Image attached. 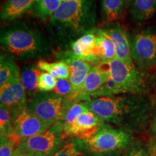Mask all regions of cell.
I'll return each mask as SVG.
<instances>
[{
  "instance_id": "6da1fadb",
  "label": "cell",
  "mask_w": 156,
  "mask_h": 156,
  "mask_svg": "<svg viewBox=\"0 0 156 156\" xmlns=\"http://www.w3.org/2000/svg\"><path fill=\"white\" fill-rule=\"evenodd\" d=\"M84 102L103 122L114 124L129 132L145 129L155 112L153 100L145 95L119 94L93 98Z\"/></svg>"
},
{
  "instance_id": "7a4b0ae2",
  "label": "cell",
  "mask_w": 156,
  "mask_h": 156,
  "mask_svg": "<svg viewBox=\"0 0 156 156\" xmlns=\"http://www.w3.org/2000/svg\"><path fill=\"white\" fill-rule=\"evenodd\" d=\"M96 18V0H69L50 19V30L58 42L70 44L95 30Z\"/></svg>"
},
{
  "instance_id": "3957f363",
  "label": "cell",
  "mask_w": 156,
  "mask_h": 156,
  "mask_svg": "<svg viewBox=\"0 0 156 156\" xmlns=\"http://www.w3.org/2000/svg\"><path fill=\"white\" fill-rule=\"evenodd\" d=\"M0 44L12 57L23 62L50 57L53 51L41 31L25 21L14 23L2 29Z\"/></svg>"
},
{
  "instance_id": "277c9868",
  "label": "cell",
  "mask_w": 156,
  "mask_h": 156,
  "mask_svg": "<svg viewBox=\"0 0 156 156\" xmlns=\"http://www.w3.org/2000/svg\"><path fill=\"white\" fill-rule=\"evenodd\" d=\"M108 64L111 78L119 87L122 94L147 93L149 88L147 77L134 63H126L116 58Z\"/></svg>"
},
{
  "instance_id": "5b68a950",
  "label": "cell",
  "mask_w": 156,
  "mask_h": 156,
  "mask_svg": "<svg viewBox=\"0 0 156 156\" xmlns=\"http://www.w3.org/2000/svg\"><path fill=\"white\" fill-rule=\"evenodd\" d=\"M131 141L128 132L103 124L96 133L83 141L87 150L95 154H106L127 147Z\"/></svg>"
},
{
  "instance_id": "8992f818",
  "label": "cell",
  "mask_w": 156,
  "mask_h": 156,
  "mask_svg": "<svg viewBox=\"0 0 156 156\" xmlns=\"http://www.w3.org/2000/svg\"><path fill=\"white\" fill-rule=\"evenodd\" d=\"M27 106L49 126L63 121L67 110L64 98L50 92H38Z\"/></svg>"
},
{
  "instance_id": "52a82bcc",
  "label": "cell",
  "mask_w": 156,
  "mask_h": 156,
  "mask_svg": "<svg viewBox=\"0 0 156 156\" xmlns=\"http://www.w3.org/2000/svg\"><path fill=\"white\" fill-rule=\"evenodd\" d=\"M130 54L142 68L156 65V28L149 27L134 34L130 38Z\"/></svg>"
},
{
  "instance_id": "ba28073f",
  "label": "cell",
  "mask_w": 156,
  "mask_h": 156,
  "mask_svg": "<svg viewBox=\"0 0 156 156\" xmlns=\"http://www.w3.org/2000/svg\"><path fill=\"white\" fill-rule=\"evenodd\" d=\"M63 121L56 122L46 131L23 140L20 145L34 154L53 155L62 147Z\"/></svg>"
},
{
  "instance_id": "9c48e42d",
  "label": "cell",
  "mask_w": 156,
  "mask_h": 156,
  "mask_svg": "<svg viewBox=\"0 0 156 156\" xmlns=\"http://www.w3.org/2000/svg\"><path fill=\"white\" fill-rule=\"evenodd\" d=\"M10 112L13 128L22 140L41 133L50 127L27 105L12 106Z\"/></svg>"
},
{
  "instance_id": "30bf717a",
  "label": "cell",
  "mask_w": 156,
  "mask_h": 156,
  "mask_svg": "<svg viewBox=\"0 0 156 156\" xmlns=\"http://www.w3.org/2000/svg\"><path fill=\"white\" fill-rule=\"evenodd\" d=\"M57 56L69 65V79L72 83L73 91L69 96L64 99L66 105L67 103H69V106H70L75 103L76 96L83 87L84 82L93 65L72 55L69 51L61 52L58 54Z\"/></svg>"
},
{
  "instance_id": "8fae6325",
  "label": "cell",
  "mask_w": 156,
  "mask_h": 156,
  "mask_svg": "<svg viewBox=\"0 0 156 156\" xmlns=\"http://www.w3.org/2000/svg\"><path fill=\"white\" fill-rule=\"evenodd\" d=\"M103 124V121L88 109L78 116L73 124L63 127L64 137L72 136L85 141L92 137Z\"/></svg>"
},
{
  "instance_id": "7c38bea8",
  "label": "cell",
  "mask_w": 156,
  "mask_h": 156,
  "mask_svg": "<svg viewBox=\"0 0 156 156\" xmlns=\"http://www.w3.org/2000/svg\"><path fill=\"white\" fill-rule=\"evenodd\" d=\"M111 78V71L108 63H101L93 66L75 98V103L87 101L100 87Z\"/></svg>"
},
{
  "instance_id": "4fadbf2b",
  "label": "cell",
  "mask_w": 156,
  "mask_h": 156,
  "mask_svg": "<svg viewBox=\"0 0 156 156\" xmlns=\"http://www.w3.org/2000/svg\"><path fill=\"white\" fill-rule=\"evenodd\" d=\"M96 30L83 35L70 44L69 51L80 59L98 65L101 62L96 54Z\"/></svg>"
},
{
  "instance_id": "5bb4252c",
  "label": "cell",
  "mask_w": 156,
  "mask_h": 156,
  "mask_svg": "<svg viewBox=\"0 0 156 156\" xmlns=\"http://www.w3.org/2000/svg\"><path fill=\"white\" fill-rule=\"evenodd\" d=\"M101 30L114 44L116 58L126 63H134L130 54V38L125 28L119 23H113Z\"/></svg>"
},
{
  "instance_id": "9a60e30c",
  "label": "cell",
  "mask_w": 156,
  "mask_h": 156,
  "mask_svg": "<svg viewBox=\"0 0 156 156\" xmlns=\"http://www.w3.org/2000/svg\"><path fill=\"white\" fill-rule=\"evenodd\" d=\"M1 104L9 107L27 105V92L21 80V77L16 78L0 86Z\"/></svg>"
},
{
  "instance_id": "2e32d148",
  "label": "cell",
  "mask_w": 156,
  "mask_h": 156,
  "mask_svg": "<svg viewBox=\"0 0 156 156\" xmlns=\"http://www.w3.org/2000/svg\"><path fill=\"white\" fill-rule=\"evenodd\" d=\"M36 0H6L1 11V20H15L34 7Z\"/></svg>"
},
{
  "instance_id": "e0dca14e",
  "label": "cell",
  "mask_w": 156,
  "mask_h": 156,
  "mask_svg": "<svg viewBox=\"0 0 156 156\" xmlns=\"http://www.w3.org/2000/svg\"><path fill=\"white\" fill-rule=\"evenodd\" d=\"M126 1L129 0H101V13L103 23L112 24L124 15Z\"/></svg>"
},
{
  "instance_id": "ac0fdd59",
  "label": "cell",
  "mask_w": 156,
  "mask_h": 156,
  "mask_svg": "<svg viewBox=\"0 0 156 156\" xmlns=\"http://www.w3.org/2000/svg\"><path fill=\"white\" fill-rule=\"evenodd\" d=\"M156 12V0H133L131 16L134 22L144 23L152 18Z\"/></svg>"
},
{
  "instance_id": "d6986e66",
  "label": "cell",
  "mask_w": 156,
  "mask_h": 156,
  "mask_svg": "<svg viewBox=\"0 0 156 156\" xmlns=\"http://www.w3.org/2000/svg\"><path fill=\"white\" fill-rule=\"evenodd\" d=\"M41 71L38 66L32 64L24 66L20 70L21 80L30 99L38 93V78L42 73Z\"/></svg>"
},
{
  "instance_id": "ffe728a7",
  "label": "cell",
  "mask_w": 156,
  "mask_h": 156,
  "mask_svg": "<svg viewBox=\"0 0 156 156\" xmlns=\"http://www.w3.org/2000/svg\"><path fill=\"white\" fill-rule=\"evenodd\" d=\"M96 54L101 63H108L116 58V48L110 38L101 29L96 30Z\"/></svg>"
},
{
  "instance_id": "44dd1931",
  "label": "cell",
  "mask_w": 156,
  "mask_h": 156,
  "mask_svg": "<svg viewBox=\"0 0 156 156\" xmlns=\"http://www.w3.org/2000/svg\"><path fill=\"white\" fill-rule=\"evenodd\" d=\"M20 77V71L11 56L2 54L0 58V86Z\"/></svg>"
},
{
  "instance_id": "7402d4cb",
  "label": "cell",
  "mask_w": 156,
  "mask_h": 156,
  "mask_svg": "<svg viewBox=\"0 0 156 156\" xmlns=\"http://www.w3.org/2000/svg\"><path fill=\"white\" fill-rule=\"evenodd\" d=\"M37 66L41 70L51 74L57 80L69 78V65L63 60L52 63L44 60H39Z\"/></svg>"
},
{
  "instance_id": "603a6c76",
  "label": "cell",
  "mask_w": 156,
  "mask_h": 156,
  "mask_svg": "<svg viewBox=\"0 0 156 156\" xmlns=\"http://www.w3.org/2000/svg\"><path fill=\"white\" fill-rule=\"evenodd\" d=\"M61 5L59 0H36L33 8L39 18L42 20H50Z\"/></svg>"
},
{
  "instance_id": "cb8c5ba5",
  "label": "cell",
  "mask_w": 156,
  "mask_h": 156,
  "mask_svg": "<svg viewBox=\"0 0 156 156\" xmlns=\"http://www.w3.org/2000/svg\"><path fill=\"white\" fill-rule=\"evenodd\" d=\"M87 149L83 140L75 139L62 145L53 156H88Z\"/></svg>"
},
{
  "instance_id": "d4e9b609",
  "label": "cell",
  "mask_w": 156,
  "mask_h": 156,
  "mask_svg": "<svg viewBox=\"0 0 156 156\" xmlns=\"http://www.w3.org/2000/svg\"><path fill=\"white\" fill-rule=\"evenodd\" d=\"M0 131L1 136H6L15 132L12 123L10 107L5 104L0 106Z\"/></svg>"
},
{
  "instance_id": "484cf974",
  "label": "cell",
  "mask_w": 156,
  "mask_h": 156,
  "mask_svg": "<svg viewBox=\"0 0 156 156\" xmlns=\"http://www.w3.org/2000/svg\"><path fill=\"white\" fill-rule=\"evenodd\" d=\"M88 109L84 101H79L72 104L66 110L63 119V127H66L73 124L78 116Z\"/></svg>"
},
{
  "instance_id": "4316f807",
  "label": "cell",
  "mask_w": 156,
  "mask_h": 156,
  "mask_svg": "<svg viewBox=\"0 0 156 156\" xmlns=\"http://www.w3.org/2000/svg\"><path fill=\"white\" fill-rule=\"evenodd\" d=\"M122 94L119 87L112 78L108 80L104 85H103L95 93H93L90 98L100 97H109L113 95Z\"/></svg>"
},
{
  "instance_id": "83f0119b",
  "label": "cell",
  "mask_w": 156,
  "mask_h": 156,
  "mask_svg": "<svg viewBox=\"0 0 156 156\" xmlns=\"http://www.w3.org/2000/svg\"><path fill=\"white\" fill-rule=\"evenodd\" d=\"M57 79L48 73H42L38 78V90L39 92H51L55 88Z\"/></svg>"
},
{
  "instance_id": "f1b7e54d",
  "label": "cell",
  "mask_w": 156,
  "mask_h": 156,
  "mask_svg": "<svg viewBox=\"0 0 156 156\" xmlns=\"http://www.w3.org/2000/svg\"><path fill=\"white\" fill-rule=\"evenodd\" d=\"M0 142V156H12L15 148L17 147V144L11 138L6 136H1Z\"/></svg>"
},
{
  "instance_id": "f546056e",
  "label": "cell",
  "mask_w": 156,
  "mask_h": 156,
  "mask_svg": "<svg viewBox=\"0 0 156 156\" xmlns=\"http://www.w3.org/2000/svg\"><path fill=\"white\" fill-rule=\"evenodd\" d=\"M73 91V86L69 79H58L57 80L56 87L54 93L58 95L64 97V98L71 94Z\"/></svg>"
},
{
  "instance_id": "4dcf8cb0",
  "label": "cell",
  "mask_w": 156,
  "mask_h": 156,
  "mask_svg": "<svg viewBox=\"0 0 156 156\" xmlns=\"http://www.w3.org/2000/svg\"><path fill=\"white\" fill-rule=\"evenodd\" d=\"M124 156H152V155L149 150L145 146L141 144H136L129 147Z\"/></svg>"
},
{
  "instance_id": "1f68e13d",
  "label": "cell",
  "mask_w": 156,
  "mask_h": 156,
  "mask_svg": "<svg viewBox=\"0 0 156 156\" xmlns=\"http://www.w3.org/2000/svg\"><path fill=\"white\" fill-rule=\"evenodd\" d=\"M34 153L28 151L23 145H20L18 147L15 148L12 156H34Z\"/></svg>"
},
{
  "instance_id": "d6a6232c",
  "label": "cell",
  "mask_w": 156,
  "mask_h": 156,
  "mask_svg": "<svg viewBox=\"0 0 156 156\" xmlns=\"http://www.w3.org/2000/svg\"><path fill=\"white\" fill-rule=\"evenodd\" d=\"M34 156H48V155H43V154H38V153H36V154H35Z\"/></svg>"
},
{
  "instance_id": "836d02e7",
  "label": "cell",
  "mask_w": 156,
  "mask_h": 156,
  "mask_svg": "<svg viewBox=\"0 0 156 156\" xmlns=\"http://www.w3.org/2000/svg\"><path fill=\"white\" fill-rule=\"evenodd\" d=\"M154 130H155V132L156 133V122L155 123V124H154Z\"/></svg>"
},
{
  "instance_id": "e575fe53",
  "label": "cell",
  "mask_w": 156,
  "mask_h": 156,
  "mask_svg": "<svg viewBox=\"0 0 156 156\" xmlns=\"http://www.w3.org/2000/svg\"><path fill=\"white\" fill-rule=\"evenodd\" d=\"M60 2H61L62 3V2H67V1H69V0H59Z\"/></svg>"
},
{
  "instance_id": "d590c367",
  "label": "cell",
  "mask_w": 156,
  "mask_h": 156,
  "mask_svg": "<svg viewBox=\"0 0 156 156\" xmlns=\"http://www.w3.org/2000/svg\"></svg>"
}]
</instances>
